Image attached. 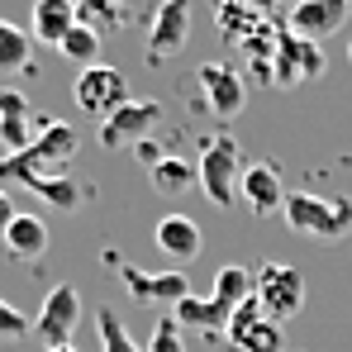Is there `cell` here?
Segmentation results:
<instances>
[{"instance_id":"8fae6325","label":"cell","mask_w":352,"mask_h":352,"mask_svg":"<svg viewBox=\"0 0 352 352\" xmlns=\"http://www.w3.org/2000/svg\"><path fill=\"white\" fill-rule=\"evenodd\" d=\"M348 5L352 0H295L291 10V34L305 43H319L329 34H338L348 24Z\"/></svg>"},{"instance_id":"52a82bcc","label":"cell","mask_w":352,"mask_h":352,"mask_svg":"<svg viewBox=\"0 0 352 352\" xmlns=\"http://www.w3.org/2000/svg\"><path fill=\"white\" fill-rule=\"evenodd\" d=\"M76 324H81V291L72 281H58L48 291V300H43L38 319H34V338L43 348H67L72 333H76Z\"/></svg>"},{"instance_id":"d6a6232c","label":"cell","mask_w":352,"mask_h":352,"mask_svg":"<svg viewBox=\"0 0 352 352\" xmlns=\"http://www.w3.org/2000/svg\"><path fill=\"white\" fill-rule=\"evenodd\" d=\"M72 5H76V0H72Z\"/></svg>"},{"instance_id":"5bb4252c","label":"cell","mask_w":352,"mask_h":352,"mask_svg":"<svg viewBox=\"0 0 352 352\" xmlns=\"http://www.w3.org/2000/svg\"><path fill=\"white\" fill-rule=\"evenodd\" d=\"M153 238H157V248L172 257V262H195L200 252H205V238H200V224L190 219V214H167V219H157V229H153Z\"/></svg>"},{"instance_id":"6da1fadb","label":"cell","mask_w":352,"mask_h":352,"mask_svg":"<svg viewBox=\"0 0 352 352\" xmlns=\"http://www.w3.org/2000/svg\"><path fill=\"white\" fill-rule=\"evenodd\" d=\"M281 219L291 224L295 234L314 238V243H343L352 234V200L348 195H333V200H324V195H314V190H291L286 195V205H281Z\"/></svg>"},{"instance_id":"9c48e42d","label":"cell","mask_w":352,"mask_h":352,"mask_svg":"<svg viewBox=\"0 0 352 352\" xmlns=\"http://www.w3.org/2000/svg\"><path fill=\"white\" fill-rule=\"evenodd\" d=\"M286 195H291V190L281 186V167H276V162L262 157V162H248V167H243L238 200H243L248 214H257V219H262V214H276V210L286 205Z\"/></svg>"},{"instance_id":"f1b7e54d","label":"cell","mask_w":352,"mask_h":352,"mask_svg":"<svg viewBox=\"0 0 352 352\" xmlns=\"http://www.w3.org/2000/svg\"><path fill=\"white\" fill-rule=\"evenodd\" d=\"M129 153H133V157H138V167H148V172L167 157V153H162V143H157V133H148V138H143V143H133Z\"/></svg>"},{"instance_id":"83f0119b","label":"cell","mask_w":352,"mask_h":352,"mask_svg":"<svg viewBox=\"0 0 352 352\" xmlns=\"http://www.w3.org/2000/svg\"><path fill=\"white\" fill-rule=\"evenodd\" d=\"M0 119H34L29 100H24L14 86H0Z\"/></svg>"},{"instance_id":"d4e9b609","label":"cell","mask_w":352,"mask_h":352,"mask_svg":"<svg viewBox=\"0 0 352 352\" xmlns=\"http://www.w3.org/2000/svg\"><path fill=\"white\" fill-rule=\"evenodd\" d=\"M34 119H0V148L5 153H24V148H34V138H38V129H29Z\"/></svg>"},{"instance_id":"ba28073f","label":"cell","mask_w":352,"mask_h":352,"mask_svg":"<svg viewBox=\"0 0 352 352\" xmlns=\"http://www.w3.org/2000/svg\"><path fill=\"white\" fill-rule=\"evenodd\" d=\"M224 343L234 352H286V333L276 319L262 314L257 300H243L229 319V329H224Z\"/></svg>"},{"instance_id":"cb8c5ba5","label":"cell","mask_w":352,"mask_h":352,"mask_svg":"<svg viewBox=\"0 0 352 352\" xmlns=\"http://www.w3.org/2000/svg\"><path fill=\"white\" fill-rule=\"evenodd\" d=\"M96 338H100V352H143L129 338L124 319H119L115 309H105V305H100V314H96Z\"/></svg>"},{"instance_id":"7c38bea8","label":"cell","mask_w":352,"mask_h":352,"mask_svg":"<svg viewBox=\"0 0 352 352\" xmlns=\"http://www.w3.org/2000/svg\"><path fill=\"white\" fill-rule=\"evenodd\" d=\"M200 86H205V105L219 119H234L238 110L248 105L243 76H238L234 67H224V62H205V67H200Z\"/></svg>"},{"instance_id":"e0dca14e","label":"cell","mask_w":352,"mask_h":352,"mask_svg":"<svg viewBox=\"0 0 352 352\" xmlns=\"http://www.w3.org/2000/svg\"><path fill=\"white\" fill-rule=\"evenodd\" d=\"M172 319L181 329H200V333H210V338H219L224 329H229V319H234V309H224L214 295H186V300H176L172 305Z\"/></svg>"},{"instance_id":"3957f363","label":"cell","mask_w":352,"mask_h":352,"mask_svg":"<svg viewBox=\"0 0 352 352\" xmlns=\"http://www.w3.org/2000/svg\"><path fill=\"white\" fill-rule=\"evenodd\" d=\"M252 300L262 305V314L267 319H295L300 309H305V276L286 267V262H262L257 272H252Z\"/></svg>"},{"instance_id":"9a60e30c","label":"cell","mask_w":352,"mask_h":352,"mask_svg":"<svg viewBox=\"0 0 352 352\" xmlns=\"http://www.w3.org/2000/svg\"><path fill=\"white\" fill-rule=\"evenodd\" d=\"M72 29H76V5L72 0H34V10H29V38L34 43L58 48Z\"/></svg>"},{"instance_id":"484cf974","label":"cell","mask_w":352,"mask_h":352,"mask_svg":"<svg viewBox=\"0 0 352 352\" xmlns=\"http://www.w3.org/2000/svg\"><path fill=\"white\" fill-rule=\"evenodd\" d=\"M34 333V319L24 314V309H14L10 300H0V338L5 343H19V338H29Z\"/></svg>"},{"instance_id":"ffe728a7","label":"cell","mask_w":352,"mask_h":352,"mask_svg":"<svg viewBox=\"0 0 352 352\" xmlns=\"http://www.w3.org/2000/svg\"><path fill=\"white\" fill-rule=\"evenodd\" d=\"M214 300L224 309H238L243 300H252V272L248 267H219L214 272Z\"/></svg>"},{"instance_id":"d6986e66","label":"cell","mask_w":352,"mask_h":352,"mask_svg":"<svg viewBox=\"0 0 352 352\" xmlns=\"http://www.w3.org/2000/svg\"><path fill=\"white\" fill-rule=\"evenodd\" d=\"M148 181H153V190L157 195H181L186 186H195L200 181V167L190 162V157H176V153H167L153 172H148Z\"/></svg>"},{"instance_id":"277c9868","label":"cell","mask_w":352,"mask_h":352,"mask_svg":"<svg viewBox=\"0 0 352 352\" xmlns=\"http://www.w3.org/2000/svg\"><path fill=\"white\" fill-rule=\"evenodd\" d=\"M105 262L119 272L124 291L133 295L138 305H167V309H172L176 300H186V295H190V281H186V272H181V267H176V272H143V267L124 262L119 252H105Z\"/></svg>"},{"instance_id":"4316f807","label":"cell","mask_w":352,"mask_h":352,"mask_svg":"<svg viewBox=\"0 0 352 352\" xmlns=\"http://www.w3.org/2000/svg\"><path fill=\"white\" fill-rule=\"evenodd\" d=\"M148 352H186L181 324H176L172 314H167V319H157V329H153V343H148Z\"/></svg>"},{"instance_id":"2e32d148","label":"cell","mask_w":352,"mask_h":352,"mask_svg":"<svg viewBox=\"0 0 352 352\" xmlns=\"http://www.w3.org/2000/svg\"><path fill=\"white\" fill-rule=\"evenodd\" d=\"M0 248L14 257V262H34V257H43L48 252V224H43V214H14L10 219V229L0 238Z\"/></svg>"},{"instance_id":"4fadbf2b","label":"cell","mask_w":352,"mask_h":352,"mask_svg":"<svg viewBox=\"0 0 352 352\" xmlns=\"http://www.w3.org/2000/svg\"><path fill=\"white\" fill-rule=\"evenodd\" d=\"M34 157L48 176H62L67 162L76 157V129L67 119H38V138H34Z\"/></svg>"},{"instance_id":"603a6c76","label":"cell","mask_w":352,"mask_h":352,"mask_svg":"<svg viewBox=\"0 0 352 352\" xmlns=\"http://www.w3.org/2000/svg\"><path fill=\"white\" fill-rule=\"evenodd\" d=\"M58 53L86 72V67H96V62H100V34H91L86 24H76V29H72V34L58 43Z\"/></svg>"},{"instance_id":"1f68e13d","label":"cell","mask_w":352,"mask_h":352,"mask_svg":"<svg viewBox=\"0 0 352 352\" xmlns=\"http://www.w3.org/2000/svg\"><path fill=\"white\" fill-rule=\"evenodd\" d=\"M348 62H352V43H348Z\"/></svg>"},{"instance_id":"30bf717a","label":"cell","mask_w":352,"mask_h":352,"mask_svg":"<svg viewBox=\"0 0 352 352\" xmlns=\"http://www.w3.org/2000/svg\"><path fill=\"white\" fill-rule=\"evenodd\" d=\"M186 38H190V0H162L148 24V58L167 62L186 48Z\"/></svg>"},{"instance_id":"44dd1931","label":"cell","mask_w":352,"mask_h":352,"mask_svg":"<svg viewBox=\"0 0 352 352\" xmlns=\"http://www.w3.org/2000/svg\"><path fill=\"white\" fill-rule=\"evenodd\" d=\"M29 48H34V38L19 24L0 19V72H24L29 67Z\"/></svg>"},{"instance_id":"5b68a950","label":"cell","mask_w":352,"mask_h":352,"mask_svg":"<svg viewBox=\"0 0 352 352\" xmlns=\"http://www.w3.org/2000/svg\"><path fill=\"white\" fill-rule=\"evenodd\" d=\"M72 96H76V105H81L91 119H110L119 105H129V100H133V96H129V76H124L119 67H110V62L86 67V72L76 76Z\"/></svg>"},{"instance_id":"8992f818","label":"cell","mask_w":352,"mask_h":352,"mask_svg":"<svg viewBox=\"0 0 352 352\" xmlns=\"http://www.w3.org/2000/svg\"><path fill=\"white\" fill-rule=\"evenodd\" d=\"M162 100H129V105H119L110 119H100V129H96V138H100V148H133V143H143L157 124H162Z\"/></svg>"},{"instance_id":"f546056e","label":"cell","mask_w":352,"mask_h":352,"mask_svg":"<svg viewBox=\"0 0 352 352\" xmlns=\"http://www.w3.org/2000/svg\"><path fill=\"white\" fill-rule=\"evenodd\" d=\"M14 214H19V210H14V200L0 190V238H5V229H10V219H14Z\"/></svg>"},{"instance_id":"7a4b0ae2","label":"cell","mask_w":352,"mask_h":352,"mask_svg":"<svg viewBox=\"0 0 352 352\" xmlns=\"http://www.w3.org/2000/svg\"><path fill=\"white\" fill-rule=\"evenodd\" d=\"M200 190L210 195V205L214 210H229L238 205V181H243V148H238L234 133H214L210 143H205V153H200Z\"/></svg>"},{"instance_id":"4dcf8cb0","label":"cell","mask_w":352,"mask_h":352,"mask_svg":"<svg viewBox=\"0 0 352 352\" xmlns=\"http://www.w3.org/2000/svg\"><path fill=\"white\" fill-rule=\"evenodd\" d=\"M43 352H76V348H72V343H67V348H43Z\"/></svg>"},{"instance_id":"7402d4cb","label":"cell","mask_w":352,"mask_h":352,"mask_svg":"<svg viewBox=\"0 0 352 352\" xmlns=\"http://www.w3.org/2000/svg\"><path fill=\"white\" fill-rule=\"evenodd\" d=\"M29 190L43 195L53 210H62V214L76 210V200H81V186H72V176H67V172H62V176H43V172H38L34 181H29Z\"/></svg>"},{"instance_id":"ac0fdd59","label":"cell","mask_w":352,"mask_h":352,"mask_svg":"<svg viewBox=\"0 0 352 352\" xmlns=\"http://www.w3.org/2000/svg\"><path fill=\"white\" fill-rule=\"evenodd\" d=\"M129 0H76V24H86L91 34H119L129 29Z\"/></svg>"}]
</instances>
